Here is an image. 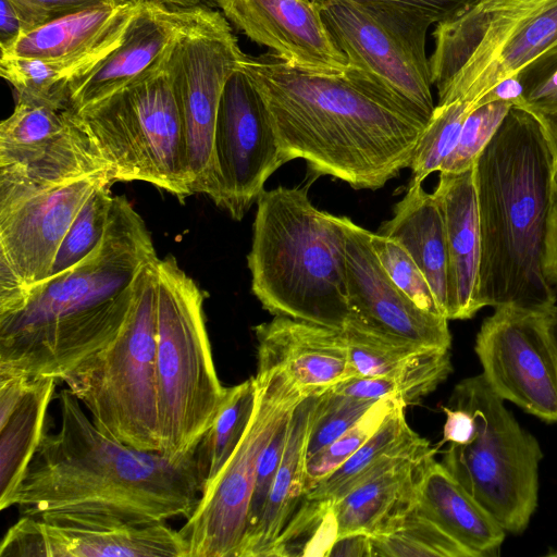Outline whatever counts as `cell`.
Returning a JSON list of instances; mask_svg holds the SVG:
<instances>
[{
	"instance_id": "3",
	"label": "cell",
	"mask_w": 557,
	"mask_h": 557,
	"mask_svg": "<svg viewBox=\"0 0 557 557\" xmlns=\"http://www.w3.org/2000/svg\"><path fill=\"white\" fill-rule=\"evenodd\" d=\"M58 399L60 428L45 433L13 496L21 516L147 524L193 513L201 496L195 453L174 461L127 446L102 433L67 388Z\"/></svg>"
},
{
	"instance_id": "19",
	"label": "cell",
	"mask_w": 557,
	"mask_h": 557,
	"mask_svg": "<svg viewBox=\"0 0 557 557\" xmlns=\"http://www.w3.org/2000/svg\"><path fill=\"white\" fill-rule=\"evenodd\" d=\"M346 236L347 297L350 318L396 338L449 349L448 319L418 307L391 280L370 243L371 232L341 216Z\"/></svg>"
},
{
	"instance_id": "28",
	"label": "cell",
	"mask_w": 557,
	"mask_h": 557,
	"mask_svg": "<svg viewBox=\"0 0 557 557\" xmlns=\"http://www.w3.org/2000/svg\"><path fill=\"white\" fill-rule=\"evenodd\" d=\"M140 0L70 13L23 33L0 47L1 57L60 60L82 54L127 25Z\"/></svg>"
},
{
	"instance_id": "48",
	"label": "cell",
	"mask_w": 557,
	"mask_h": 557,
	"mask_svg": "<svg viewBox=\"0 0 557 557\" xmlns=\"http://www.w3.org/2000/svg\"><path fill=\"white\" fill-rule=\"evenodd\" d=\"M28 30L30 26L17 7L11 0H0V47Z\"/></svg>"
},
{
	"instance_id": "43",
	"label": "cell",
	"mask_w": 557,
	"mask_h": 557,
	"mask_svg": "<svg viewBox=\"0 0 557 557\" xmlns=\"http://www.w3.org/2000/svg\"><path fill=\"white\" fill-rule=\"evenodd\" d=\"M381 14H388L418 28L450 22L478 0H354Z\"/></svg>"
},
{
	"instance_id": "26",
	"label": "cell",
	"mask_w": 557,
	"mask_h": 557,
	"mask_svg": "<svg viewBox=\"0 0 557 557\" xmlns=\"http://www.w3.org/2000/svg\"><path fill=\"white\" fill-rule=\"evenodd\" d=\"M436 447L428 444L389 462L335 500L338 535H372L414 498L418 481Z\"/></svg>"
},
{
	"instance_id": "10",
	"label": "cell",
	"mask_w": 557,
	"mask_h": 557,
	"mask_svg": "<svg viewBox=\"0 0 557 557\" xmlns=\"http://www.w3.org/2000/svg\"><path fill=\"white\" fill-rule=\"evenodd\" d=\"M165 58L127 88L72 116L115 182L150 183L184 201L193 191Z\"/></svg>"
},
{
	"instance_id": "16",
	"label": "cell",
	"mask_w": 557,
	"mask_h": 557,
	"mask_svg": "<svg viewBox=\"0 0 557 557\" xmlns=\"http://www.w3.org/2000/svg\"><path fill=\"white\" fill-rule=\"evenodd\" d=\"M474 351L499 397L547 423L557 422V345L546 312L495 308L480 327Z\"/></svg>"
},
{
	"instance_id": "37",
	"label": "cell",
	"mask_w": 557,
	"mask_h": 557,
	"mask_svg": "<svg viewBox=\"0 0 557 557\" xmlns=\"http://www.w3.org/2000/svg\"><path fill=\"white\" fill-rule=\"evenodd\" d=\"M112 185L108 183L98 187L79 209L57 251L47 278L73 268L100 245L109 223Z\"/></svg>"
},
{
	"instance_id": "29",
	"label": "cell",
	"mask_w": 557,
	"mask_h": 557,
	"mask_svg": "<svg viewBox=\"0 0 557 557\" xmlns=\"http://www.w3.org/2000/svg\"><path fill=\"white\" fill-rule=\"evenodd\" d=\"M317 399L318 396L304 398L293 412L284 454L262 516L246 540L240 557H267L305 498L307 444Z\"/></svg>"
},
{
	"instance_id": "8",
	"label": "cell",
	"mask_w": 557,
	"mask_h": 557,
	"mask_svg": "<svg viewBox=\"0 0 557 557\" xmlns=\"http://www.w3.org/2000/svg\"><path fill=\"white\" fill-rule=\"evenodd\" d=\"M158 260L147 270L115 338L77 364L61 382L102 433L136 449L160 453L156 361Z\"/></svg>"
},
{
	"instance_id": "35",
	"label": "cell",
	"mask_w": 557,
	"mask_h": 557,
	"mask_svg": "<svg viewBox=\"0 0 557 557\" xmlns=\"http://www.w3.org/2000/svg\"><path fill=\"white\" fill-rule=\"evenodd\" d=\"M354 376L372 377L397 372L434 348L377 332L355 318L342 330Z\"/></svg>"
},
{
	"instance_id": "2",
	"label": "cell",
	"mask_w": 557,
	"mask_h": 557,
	"mask_svg": "<svg viewBox=\"0 0 557 557\" xmlns=\"http://www.w3.org/2000/svg\"><path fill=\"white\" fill-rule=\"evenodd\" d=\"M239 69L260 94L286 162L354 189L382 188L409 168L424 125L361 71L295 67L273 52L244 54Z\"/></svg>"
},
{
	"instance_id": "34",
	"label": "cell",
	"mask_w": 557,
	"mask_h": 557,
	"mask_svg": "<svg viewBox=\"0 0 557 557\" xmlns=\"http://www.w3.org/2000/svg\"><path fill=\"white\" fill-rule=\"evenodd\" d=\"M373 557H472L413 500L371 535Z\"/></svg>"
},
{
	"instance_id": "12",
	"label": "cell",
	"mask_w": 557,
	"mask_h": 557,
	"mask_svg": "<svg viewBox=\"0 0 557 557\" xmlns=\"http://www.w3.org/2000/svg\"><path fill=\"white\" fill-rule=\"evenodd\" d=\"M244 54L222 12L201 4L187 8L185 26L164 65L177 102L193 194H212L220 99Z\"/></svg>"
},
{
	"instance_id": "14",
	"label": "cell",
	"mask_w": 557,
	"mask_h": 557,
	"mask_svg": "<svg viewBox=\"0 0 557 557\" xmlns=\"http://www.w3.org/2000/svg\"><path fill=\"white\" fill-rule=\"evenodd\" d=\"M112 170L72 114L17 98L0 124V207L78 177Z\"/></svg>"
},
{
	"instance_id": "24",
	"label": "cell",
	"mask_w": 557,
	"mask_h": 557,
	"mask_svg": "<svg viewBox=\"0 0 557 557\" xmlns=\"http://www.w3.org/2000/svg\"><path fill=\"white\" fill-rule=\"evenodd\" d=\"M58 380L0 373V509L13 496L44 435L48 407Z\"/></svg>"
},
{
	"instance_id": "20",
	"label": "cell",
	"mask_w": 557,
	"mask_h": 557,
	"mask_svg": "<svg viewBox=\"0 0 557 557\" xmlns=\"http://www.w3.org/2000/svg\"><path fill=\"white\" fill-rule=\"evenodd\" d=\"M225 18L286 63L310 72L348 67L312 0H214Z\"/></svg>"
},
{
	"instance_id": "15",
	"label": "cell",
	"mask_w": 557,
	"mask_h": 557,
	"mask_svg": "<svg viewBox=\"0 0 557 557\" xmlns=\"http://www.w3.org/2000/svg\"><path fill=\"white\" fill-rule=\"evenodd\" d=\"M286 161L267 107L238 69L227 79L213 139L212 201L240 221Z\"/></svg>"
},
{
	"instance_id": "52",
	"label": "cell",
	"mask_w": 557,
	"mask_h": 557,
	"mask_svg": "<svg viewBox=\"0 0 557 557\" xmlns=\"http://www.w3.org/2000/svg\"><path fill=\"white\" fill-rule=\"evenodd\" d=\"M536 117L543 127L547 143L552 150L557 174V111L548 114L536 115Z\"/></svg>"
},
{
	"instance_id": "18",
	"label": "cell",
	"mask_w": 557,
	"mask_h": 557,
	"mask_svg": "<svg viewBox=\"0 0 557 557\" xmlns=\"http://www.w3.org/2000/svg\"><path fill=\"white\" fill-rule=\"evenodd\" d=\"M115 181L98 173L36 191L0 209V293L47 278L79 209L100 186Z\"/></svg>"
},
{
	"instance_id": "39",
	"label": "cell",
	"mask_w": 557,
	"mask_h": 557,
	"mask_svg": "<svg viewBox=\"0 0 557 557\" xmlns=\"http://www.w3.org/2000/svg\"><path fill=\"white\" fill-rule=\"evenodd\" d=\"M401 401L393 398H383L375 401L356 424L329 446L307 457L304 483L305 495L349 459L375 433L386 416Z\"/></svg>"
},
{
	"instance_id": "5",
	"label": "cell",
	"mask_w": 557,
	"mask_h": 557,
	"mask_svg": "<svg viewBox=\"0 0 557 557\" xmlns=\"http://www.w3.org/2000/svg\"><path fill=\"white\" fill-rule=\"evenodd\" d=\"M309 184L263 190L257 200L247 255L251 290L262 308L334 330L351 313L346 236L341 216L315 208Z\"/></svg>"
},
{
	"instance_id": "41",
	"label": "cell",
	"mask_w": 557,
	"mask_h": 557,
	"mask_svg": "<svg viewBox=\"0 0 557 557\" xmlns=\"http://www.w3.org/2000/svg\"><path fill=\"white\" fill-rule=\"evenodd\" d=\"M370 243L383 269L397 287L421 309L443 315L425 275L405 247L393 238L372 232Z\"/></svg>"
},
{
	"instance_id": "30",
	"label": "cell",
	"mask_w": 557,
	"mask_h": 557,
	"mask_svg": "<svg viewBox=\"0 0 557 557\" xmlns=\"http://www.w3.org/2000/svg\"><path fill=\"white\" fill-rule=\"evenodd\" d=\"M131 22L92 49L72 58L41 60L1 57L0 74L12 85L17 98L66 109L72 88L123 42Z\"/></svg>"
},
{
	"instance_id": "32",
	"label": "cell",
	"mask_w": 557,
	"mask_h": 557,
	"mask_svg": "<svg viewBox=\"0 0 557 557\" xmlns=\"http://www.w3.org/2000/svg\"><path fill=\"white\" fill-rule=\"evenodd\" d=\"M258 385L255 376L227 387L224 400L195 451L201 495L210 490L252 419Z\"/></svg>"
},
{
	"instance_id": "45",
	"label": "cell",
	"mask_w": 557,
	"mask_h": 557,
	"mask_svg": "<svg viewBox=\"0 0 557 557\" xmlns=\"http://www.w3.org/2000/svg\"><path fill=\"white\" fill-rule=\"evenodd\" d=\"M292 416L293 413L278 425L260 457L252 496L249 504L244 544L257 528L262 516L274 476L284 454Z\"/></svg>"
},
{
	"instance_id": "47",
	"label": "cell",
	"mask_w": 557,
	"mask_h": 557,
	"mask_svg": "<svg viewBox=\"0 0 557 557\" xmlns=\"http://www.w3.org/2000/svg\"><path fill=\"white\" fill-rule=\"evenodd\" d=\"M446 420L443 428V440L438 443L466 444L474 433V419L472 414L463 408L459 407H442Z\"/></svg>"
},
{
	"instance_id": "25",
	"label": "cell",
	"mask_w": 557,
	"mask_h": 557,
	"mask_svg": "<svg viewBox=\"0 0 557 557\" xmlns=\"http://www.w3.org/2000/svg\"><path fill=\"white\" fill-rule=\"evenodd\" d=\"M416 503L472 557L498 555L506 531L435 457L421 473Z\"/></svg>"
},
{
	"instance_id": "53",
	"label": "cell",
	"mask_w": 557,
	"mask_h": 557,
	"mask_svg": "<svg viewBox=\"0 0 557 557\" xmlns=\"http://www.w3.org/2000/svg\"><path fill=\"white\" fill-rule=\"evenodd\" d=\"M546 315L550 333L557 345V304L546 312Z\"/></svg>"
},
{
	"instance_id": "17",
	"label": "cell",
	"mask_w": 557,
	"mask_h": 557,
	"mask_svg": "<svg viewBox=\"0 0 557 557\" xmlns=\"http://www.w3.org/2000/svg\"><path fill=\"white\" fill-rule=\"evenodd\" d=\"M0 557H187V545L166 522L45 513L21 516L3 536Z\"/></svg>"
},
{
	"instance_id": "44",
	"label": "cell",
	"mask_w": 557,
	"mask_h": 557,
	"mask_svg": "<svg viewBox=\"0 0 557 557\" xmlns=\"http://www.w3.org/2000/svg\"><path fill=\"white\" fill-rule=\"evenodd\" d=\"M523 88V106L535 115L557 111V46L517 74Z\"/></svg>"
},
{
	"instance_id": "38",
	"label": "cell",
	"mask_w": 557,
	"mask_h": 557,
	"mask_svg": "<svg viewBox=\"0 0 557 557\" xmlns=\"http://www.w3.org/2000/svg\"><path fill=\"white\" fill-rule=\"evenodd\" d=\"M472 111L461 100L437 103L416 147L409 169V184L422 183L428 175L440 171L444 160L455 148L462 125Z\"/></svg>"
},
{
	"instance_id": "27",
	"label": "cell",
	"mask_w": 557,
	"mask_h": 557,
	"mask_svg": "<svg viewBox=\"0 0 557 557\" xmlns=\"http://www.w3.org/2000/svg\"><path fill=\"white\" fill-rule=\"evenodd\" d=\"M379 234L400 243L425 275L444 317L447 318L448 252L441 207L422 183L409 184L394 215Z\"/></svg>"
},
{
	"instance_id": "31",
	"label": "cell",
	"mask_w": 557,
	"mask_h": 557,
	"mask_svg": "<svg viewBox=\"0 0 557 557\" xmlns=\"http://www.w3.org/2000/svg\"><path fill=\"white\" fill-rule=\"evenodd\" d=\"M406 407L403 403L397 404L375 433L305 496L337 500L389 462L430 444L409 426Z\"/></svg>"
},
{
	"instance_id": "23",
	"label": "cell",
	"mask_w": 557,
	"mask_h": 557,
	"mask_svg": "<svg viewBox=\"0 0 557 557\" xmlns=\"http://www.w3.org/2000/svg\"><path fill=\"white\" fill-rule=\"evenodd\" d=\"M433 195L441 207L446 231L447 319H471L482 309L479 297L482 242L474 165L460 173L440 172Z\"/></svg>"
},
{
	"instance_id": "13",
	"label": "cell",
	"mask_w": 557,
	"mask_h": 557,
	"mask_svg": "<svg viewBox=\"0 0 557 557\" xmlns=\"http://www.w3.org/2000/svg\"><path fill=\"white\" fill-rule=\"evenodd\" d=\"M348 65L361 71L426 126L435 104L426 32L354 0H312Z\"/></svg>"
},
{
	"instance_id": "1",
	"label": "cell",
	"mask_w": 557,
	"mask_h": 557,
	"mask_svg": "<svg viewBox=\"0 0 557 557\" xmlns=\"http://www.w3.org/2000/svg\"><path fill=\"white\" fill-rule=\"evenodd\" d=\"M151 234L125 196H113L100 245L73 268L0 293V373L61 381L110 344L158 260Z\"/></svg>"
},
{
	"instance_id": "36",
	"label": "cell",
	"mask_w": 557,
	"mask_h": 557,
	"mask_svg": "<svg viewBox=\"0 0 557 557\" xmlns=\"http://www.w3.org/2000/svg\"><path fill=\"white\" fill-rule=\"evenodd\" d=\"M337 537L335 500L305 496L267 557H329Z\"/></svg>"
},
{
	"instance_id": "50",
	"label": "cell",
	"mask_w": 557,
	"mask_h": 557,
	"mask_svg": "<svg viewBox=\"0 0 557 557\" xmlns=\"http://www.w3.org/2000/svg\"><path fill=\"white\" fill-rule=\"evenodd\" d=\"M492 101H505L516 107H522L524 102L523 88L518 76L509 77L497 84L478 101L475 108Z\"/></svg>"
},
{
	"instance_id": "46",
	"label": "cell",
	"mask_w": 557,
	"mask_h": 557,
	"mask_svg": "<svg viewBox=\"0 0 557 557\" xmlns=\"http://www.w3.org/2000/svg\"><path fill=\"white\" fill-rule=\"evenodd\" d=\"M34 29L63 15L102 5H117L129 0H11Z\"/></svg>"
},
{
	"instance_id": "9",
	"label": "cell",
	"mask_w": 557,
	"mask_h": 557,
	"mask_svg": "<svg viewBox=\"0 0 557 557\" xmlns=\"http://www.w3.org/2000/svg\"><path fill=\"white\" fill-rule=\"evenodd\" d=\"M447 406L467 409L474 433L466 444H450L442 463L506 532L522 533L537 506L543 457L537 440L521 428L482 373L460 381Z\"/></svg>"
},
{
	"instance_id": "22",
	"label": "cell",
	"mask_w": 557,
	"mask_h": 557,
	"mask_svg": "<svg viewBox=\"0 0 557 557\" xmlns=\"http://www.w3.org/2000/svg\"><path fill=\"white\" fill-rule=\"evenodd\" d=\"M257 369L280 368L306 396L354 377L342 331L283 315L253 327Z\"/></svg>"
},
{
	"instance_id": "11",
	"label": "cell",
	"mask_w": 557,
	"mask_h": 557,
	"mask_svg": "<svg viewBox=\"0 0 557 557\" xmlns=\"http://www.w3.org/2000/svg\"><path fill=\"white\" fill-rule=\"evenodd\" d=\"M257 404L240 444L178 530L187 557H240L260 457L306 396L280 368L257 369Z\"/></svg>"
},
{
	"instance_id": "40",
	"label": "cell",
	"mask_w": 557,
	"mask_h": 557,
	"mask_svg": "<svg viewBox=\"0 0 557 557\" xmlns=\"http://www.w3.org/2000/svg\"><path fill=\"white\" fill-rule=\"evenodd\" d=\"M374 403L333 389L319 395L309 430L307 457L333 443L356 424Z\"/></svg>"
},
{
	"instance_id": "6",
	"label": "cell",
	"mask_w": 557,
	"mask_h": 557,
	"mask_svg": "<svg viewBox=\"0 0 557 557\" xmlns=\"http://www.w3.org/2000/svg\"><path fill=\"white\" fill-rule=\"evenodd\" d=\"M205 293L174 257L157 262L156 361L160 453H195L226 394L218 376L203 311Z\"/></svg>"
},
{
	"instance_id": "33",
	"label": "cell",
	"mask_w": 557,
	"mask_h": 557,
	"mask_svg": "<svg viewBox=\"0 0 557 557\" xmlns=\"http://www.w3.org/2000/svg\"><path fill=\"white\" fill-rule=\"evenodd\" d=\"M451 370L449 349H433L397 372L372 377L354 376L331 389L374 401L393 398L408 406L434 392Z\"/></svg>"
},
{
	"instance_id": "21",
	"label": "cell",
	"mask_w": 557,
	"mask_h": 557,
	"mask_svg": "<svg viewBox=\"0 0 557 557\" xmlns=\"http://www.w3.org/2000/svg\"><path fill=\"white\" fill-rule=\"evenodd\" d=\"M186 20L187 8L140 0L123 42L72 88L66 110L77 115L145 76L166 57Z\"/></svg>"
},
{
	"instance_id": "4",
	"label": "cell",
	"mask_w": 557,
	"mask_h": 557,
	"mask_svg": "<svg viewBox=\"0 0 557 557\" xmlns=\"http://www.w3.org/2000/svg\"><path fill=\"white\" fill-rule=\"evenodd\" d=\"M482 308L547 312L557 302L544 258L557 198L554 157L535 114L512 106L474 164Z\"/></svg>"
},
{
	"instance_id": "54",
	"label": "cell",
	"mask_w": 557,
	"mask_h": 557,
	"mask_svg": "<svg viewBox=\"0 0 557 557\" xmlns=\"http://www.w3.org/2000/svg\"><path fill=\"white\" fill-rule=\"evenodd\" d=\"M169 7L189 8L200 4L201 0H150Z\"/></svg>"
},
{
	"instance_id": "49",
	"label": "cell",
	"mask_w": 557,
	"mask_h": 557,
	"mask_svg": "<svg viewBox=\"0 0 557 557\" xmlns=\"http://www.w3.org/2000/svg\"><path fill=\"white\" fill-rule=\"evenodd\" d=\"M373 557L371 535L354 532L338 535L329 557Z\"/></svg>"
},
{
	"instance_id": "7",
	"label": "cell",
	"mask_w": 557,
	"mask_h": 557,
	"mask_svg": "<svg viewBox=\"0 0 557 557\" xmlns=\"http://www.w3.org/2000/svg\"><path fill=\"white\" fill-rule=\"evenodd\" d=\"M429 59L438 102L475 108L500 82L557 46V0H478L437 24Z\"/></svg>"
},
{
	"instance_id": "42",
	"label": "cell",
	"mask_w": 557,
	"mask_h": 557,
	"mask_svg": "<svg viewBox=\"0 0 557 557\" xmlns=\"http://www.w3.org/2000/svg\"><path fill=\"white\" fill-rule=\"evenodd\" d=\"M511 107L509 102L492 101L472 110L462 125L455 148L438 172L460 173L473 166Z\"/></svg>"
},
{
	"instance_id": "51",
	"label": "cell",
	"mask_w": 557,
	"mask_h": 557,
	"mask_svg": "<svg viewBox=\"0 0 557 557\" xmlns=\"http://www.w3.org/2000/svg\"><path fill=\"white\" fill-rule=\"evenodd\" d=\"M544 269L549 282L557 287V198L549 218Z\"/></svg>"
}]
</instances>
